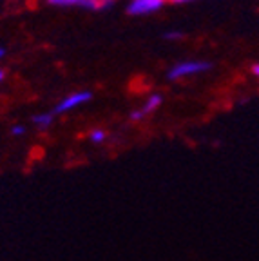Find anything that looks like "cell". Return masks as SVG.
Wrapping results in <instances>:
<instances>
[{
  "label": "cell",
  "mask_w": 259,
  "mask_h": 261,
  "mask_svg": "<svg viewBox=\"0 0 259 261\" xmlns=\"http://www.w3.org/2000/svg\"><path fill=\"white\" fill-rule=\"evenodd\" d=\"M163 38H165V40H182L183 33L182 31H169L163 35Z\"/></svg>",
  "instance_id": "ba28073f"
},
{
  "label": "cell",
  "mask_w": 259,
  "mask_h": 261,
  "mask_svg": "<svg viewBox=\"0 0 259 261\" xmlns=\"http://www.w3.org/2000/svg\"><path fill=\"white\" fill-rule=\"evenodd\" d=\"M11 133H13V136H22L25 133V127L24 125H13Z\"/></svg>",
  "instance_id": "9c48e42d"
},
{
  "label": "cell",
  "mask_w": 259,
  "mask_h": 261,
  "mask_svg": "<svg viewBox=\"0 0 259 261\" xmlns=\"http://www.w3.org/2000/svg\"><path fill=\"white\" fill-rule=\"evenodd\" d=\"M252 74H254V76H259V62L252 65Z\"/></svg>",
  "instance_id": "30bf717a"
},
{
  "label": "cell",
  "mask_w": 259,
  "mask_h": 261,
  "mask_svg": "<svg viewBox=\"0 0 259 261\" xmlns=\"http://www.w3.org/2000/svg\"><path fill=\"white\" fill-rule=\"evenodd\" d=\"M4 57H6V49H4V47H0V60H2Z\"/></svg>",
  "instance_id": "7c38bea8"
},
{
  "label": "cell",
  "mask_w": 259,
  "mask_h": 261,
  "mask_svg": "<svg viewBox=\"0 0 259 261\" xmlns=\"http://www.w3.org/2000/svg\"><path fill=\"white\" fill-rule=\"evenodd\" d=\"M91 100H93V93H91V91H74V93H71L65 98H62L60 102L57 103V107H55L53 113L55 114L69 113V111L76 109V107L89 103Z\"/></svg>",
  "instance_id": "7a4b0ae2"
},
{
  "label": "cell",
  "mask_w": 259,
  "mask_h": 261,
  "mask_svg": "<svg viewBox=\"0 0 259 261\" xmlns=\"http://www.w3.org/2000/svg\"><path fill=\"white\" fill-rule=\"evenodd\" d=\"M172 4H189V2H194V0H169Z\"/></svg>",
  "instance_id": "8fae6325"
},
{
  "label": "cell",
  "mask_w": 259,
  "mask_h": 261,
  "mask_svg": "<svg viewBox=\"0 0 259 261\" xmlns=\"http://www.w3.org/2000/svg\"><path fill=\"white\" fill-rule=\"evenodd\" d=\"M162 102H163L162 94H150L145 100V103L142 106V109L131 113V120H133V122H140V120H143L145 116H149V114L156 113V111L160 109V106H162Z\"/></svg>",
  "instance_id": "277c9868"
},
{
  "label": "cell",
  "mask_w": 259,
  "mask_h": 261,
  "mask_svg": "<svg viewBox=\"0 0 259 261\" xmlns=\"http://www.w3.org/2000/svg\"><path fill=\"white\" fill-rule=\"evenodd\" d=\"M89 140L93 143H96V145H100V143H103L107 140V133L103 129H94V130H91Z\"/></svg>",
  "instance_id": "52a82bcc"
},
{
  "label": "cell",
  "mask_w": 259,
  "mask_h": 261,
  "mask_svg": "<svg viewBox=\"0 0 259 261\" xmlns=\"http://www.w3.org/2000/svg\"><path fill=\"white\" fill-rule=\"evenodd\" d=\"M167 2L169 0H131L127 6V13L133 16H145L160 11Z\"/></svg>",
  "instance_id": "3957f363"
},
{
  "label": "cell",
  "mask_w": 259,
  "mask_h": 261,
  "mask_svg": "<svg viewBox=\"0 0 259 261\" xmlns=\"http://www.w3.org/2000/svg\"><path fill=\"white\" fill-rule=\"evenodd\" d=\"M212 69L211 62L205 60H185L176 64L174 67H170L167 78L169 80H182V78H189V76H196V74L206 73V71Z\"/></svg>",
  "instance_id": "6da1fadb"
},
{
  "label": "cell",
  "mask_w": 259,
  "mask_h": 261,
  "mask_svg": "<svg viewBox=\"0 0 259 261\" xmlns=\"http://www.w3.org/2000/svg\"><path fill=\"white\" fill-rule=\"evenodd\" d=\"M55 8H82L91 11H100V0H45Z\"/></svg>",
  "instance_id": "5b68a950"
},
{
  "label": "cell",
  "mask_w": 259,
  "mask_h": 261,
  "mask_svg": "<svg viewBox=\"0 0 259 261\" xmlns=\"http://www.w3.org/2000/svg\"><path fill=\"white\" fill-rule=\"evenodd\" d=\"M4 78H6V73H4V69H0V82L4 80Z\"/></svg>",
  "instance_id": "4fadbf2b"
},
{
  "label": "cell",
  "mask_w": 259,
  "mask_h": 261,
  "mask_svg": "<svg viewBox=\"0 0 259 261\" xmlns=\"http://www.w3.org/2000/svg\"><path fill=\"white\" fill-rule=\"evenodd\" d=\"M53 120H55V113L35 114V116H33V125L37 127L38 130H45L53 125Z\"/></svg>",
  "instance_id": "8992f818"
}]
</instances>
